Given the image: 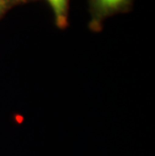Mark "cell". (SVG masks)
Returning <instances> with one entry per match:
<instances>
[{
	"label": "cell",
	"instance_id": "1",
	"mask_svg": "<svg viewBox=\"0 0 155 156\" xmlns=\"http://www.w3.org/2000/svg\"><path fill=\"white\" fill-rule=\"evenodd\" d=\"M134 2L135 0H88L89 28L100 32L109 17L131 11Z\"/></svg>",
	"mask_w": 155,
	"mask_h": 156
},
{
	"label": "cell",
	"instance_id": "2",
	"mask_svg": "<svg viewBox=\"0 0 155 156\" xmlns=\"http://www.w3.org/2000/svg\"><path fill=\"white\" fill-rule=\"evenodd\" d=\"M52 14L55 24L58 28L65 29L69 25L70 0H47Z\"/></svg>",
	"mask_w": 155,
	"mask_h": 156
},
{
	"label": "cell",
	"instance_id": "3",
	"mask_svg": "<svg viewBox=\"0 0 155 156\" xmlns=\"http://www.w3.org/2000/svg\"><path fill=\"white\" fill-rule=\"evenodd\" d=\"M22 3L19 0H0V19L4 16L6 13H8L12 8L16 7L18 5H21Z\"/></svg>",
	"mask_w": 155,
	"mask_h": 156
},
{
	"label": "cell",
	"instance_id": "4",
	"mask_svg": "<svg viewBox=\"0 0 155 156\" xmlns=\"http://www.w3.org/2000/svg\"><path fill=\"white\" fill-rule=\"evenodd\" d=\"M19 1H20L22 4H23V3H27V2H33V1H37V0H19Z\"/></svg>",
	"mask_w": 155,
	"mask_h": 156
}]
</instances>
